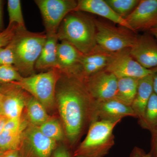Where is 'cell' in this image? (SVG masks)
Masks as SVG:
<instances>
[{
	"instance_id": "1",
	"label": "cell",
	"mask_w": 157,
	"mask_h": 157,
	"mask_svg": "<svg viewBox=\"0 0 157 157\" xmlns=\"http://www.w3.org/2000/svg\"><path fill=\"white\" fill-rule=\"evenodd\" d=\"M55 99L67 144L74 151L86 129L95 121V101L82 79L62 73L57 82Z\"/></svg>"
},
{
	"instance_id": "2",
	"label": "cell",
	"mask_w": 157,
	"mask_h": 157,
	"mask_svg": "<svg viewBox=\"0 0 157 157\" xmlns=\"http://www.w3.org/2000/svg\"><path fill=\"white\" fill-rule=\"evenodd\" d=\"M58 38L72 44L86 54L97 46L95 18L81 11H73L64 18L59 27Z\"/></svg>"
},
{
	"instance_id": "3",
	"label": "cell",
	"mask_w": 157,
	"mask_h": 157,
	"mask_svg": "<svg viewBox=\"0 0 157 157\" xmlns=\"http://www.w3.org/2000/svg\"><path fill=\"white\" fill-rule=\"evenodd\" d=\"M47 39L45 32L33 33L17 27L9 44L15 57L14 67L23 77L35 74V64Z\"/></svg>"
},
{
	"instance_id": "4",
	"label": "cell",
	"mask_w": 157,
	"mask_h": 157,
	"mask_svg": "<svg viewBox=\"0 0 157 157\" xmlns=\"http://www.w3.org/2000/svg\"><path fill=\"white\" fill-rule=\"evenodd\" d=\"M119 122L97 120L90 125L84 140L73 151L74 157H104L115 144L113 129Z\"/></svg>"
},
{
	"instance_id": "5",
	"label": "cell",
	"mask_w": 157,
	"mask_h": 157,
	"mask_svg": "<svg viewBox=\"0 0 157 157\" xmlns=\"http://www.w3.org/2000/svg\"><path fill=\"white\" fill-rule=\"evenodd\" d=\"M61 72L56 69L23 77L17 85L26 92L36 98L48 111L56 107V88Z\"/></svg>"
},
{
	"instance_id": "6",
	"label": "cell",
	"mask_w": 157,
	"mask_h": 157,
	"mask_svg": "<svg viewBox=\"0 0 157 157\" xmlns=\"http://www.w3.org/2000/svg\"><path fill=\"white\" fill-rule=\"evenodd\" d=\"M96 42L101 49L110 53L131 48L137 39V33L124 27L95 19Z\"/></svg>"
},
{
	"instance_id": "7",
	"label": "cell",
	"mask_w": 157,
	"mask_h": 157,
	"mask_svg": "<svg viewBox=\"0 0 157 157\" xmlns=\"http://www.w3.org/2000/svg\"><path fill=\"white\" fill-rule=\"evenodd\" d=\"M43 20L47 36L57 35L66 16L74 11L77 5L75 0H36Z\"/></svg>"
},
{
	"instance_id": "8",
	"label": "cell",
	"mask_w": 157,
	"mask_h": 157,
	"mask_svg": "<svg viewBox=\"0 0 157 157\" xmlns=\"http://www.w3.org/2000/svg\"><path fill=\"white\" fill-rule=\"evenodd\" d=\"M58 143L43 135L39 128L29 125L19 148L21 157H52Z\"/></svg>"
},
{
	"instance_id": "9",
	"label": "cell",
	"mask_w": 157,
	"mask_h": 157,
	"mask_svg": "<svg viewBox=\"0 0 157 157\" xmlns=\"http://www.w3.org/2000/svg\"><path fill=\"white\" fill-rule=\"evenodd\" d=\"M130 48L113 53L105 70L117 78L132 77L140 79L153 73V69L141 66L130 53Z\"/></svg>"
},
{
	"instance_id": "10",
	"label": "cell",
	"mask_w": 157,
	"mask_h": 157,
	"mask_svg": "<svg viewBox=\"0 0 157 157\" xmlns=\"http://www.w3.org/2000/svg\"><path fill=\"white\" fill-rule=\"evenodd\" d=\"M27 95V93L13 82L0 85L2 115L9 119L21 117Z\"/></svg>"
},
{
	"instance_id": "11",
	"label": "cell",
	"mask_w": 157,
	"mask_h": 157,
	"mask_svg": "<svg viewBox=\"0 0 157 157\" xmlns=\"http://www.w3.org/2000/svg\"><path fill=\"white\" fill-rule=\"evenodd\" d=\"M90 95L95 101H103L115 98L117 78L106 70L93 74L83 80Z\"/></svg>"
},
{
	"instance_id": "12",
	"label": "cell",
	"mask_w": 157,
	"mask_h": 157,
	"mask_svg": "<svg viewBox=\"0 0 157 157\" xmlns=\"http://www.w3.org/2000/svg\"><path fill=\"white\" fill-rule=\"evenodd\" d=\"M125 20L136 33H148L157 26V0H140Z\"/></svg>"
},
{
	"instance_id": "13",
	"label": "cell",
	"mask_w": 157,
	"mask_h": 157,
	"mask_svg": "<svg viewBox=\"0 0 157 157\" xmlns=\"http://www.w3.org/2000/svg\"><path fill=\"white\" fill-rule=\"evenodd\" d=\"M130 53L141 66L147 69L157 67V42L149 33L138 35Z\"/></svg>"
},
{
	"instance_id": "14",
	"label": "cell",
	"mask_w": 157,
	"mask_h": 157,
	"mask_svg": "<svg viewBox=\"0 0 157 157\" xmlns=\"http://www.w3.org/2000/svg\"><path fill=\"white\" fill-rule=\"evenodd\" d=\"M83 54L69 42L61 41L57 46L58 70L61 73L81 78V61Z\"/></svg>"
},
{
	"instance_id": "15",
	"label": "cell",
	"mask_w": 157,
	"mask_h": 157,
	"mask_svg": "<svg viewBox=\"0 0 157 157\" xmlns=\"http://www.w3.org/2000/svg\"><path fill=\"white\" fill-rule=\"evenodd\" d=\"M29 124L24 113L20 117L8 119L0 135V150L3 152L18 150L23 135Z\"/></svg>"
},
{
	"instance_id": "16",
	"label": "cell",
	"mask_w": 157,
	"mask_h": 157,
	"mask_svg": "<svg viewBox=\"0 0 157 157\" xmlns=\"http://www.w3.org/2000/svg\"><path fill=\"white\" fill-rule=\"evenodd\" d=\"M127 117L137 118L131 106L124 104L115 98L95 101V121L120 122L123 118Z\"/></svg>"
},
{
	"instance_id": "17",
	"label": "cell",
	"mask_w": 157,
	"mask_h": 157,
	"mask_svg": "<svg viewBox=\"0 0 157 157\" xmlns=\"http://www.w3.org/2000/svg\"><path fill=\"white\" fill-rule=\"evenodd\" d=\"M74 11L97 14L134 32L126 20L117 14L107 5L105 0H78Z\"/></svg>"
},
{
	"instance_id": "18",
	"label": "cell",
	"mask_w": 157,
	"mask_h": 157,
	"mask_svg": "<svg viewBox=\"0 0 157 157\" xmlns=\"http://www.w3.org/2000/svg\"><path fill=\"white\" fill-rule=\"evenodd\" d=\"M113 53L107 52L97 45L91 52L83 54L81 61V78L84 80L93 74L105 70Z\"/></svg>"
},
{
	"instance_id": "19",
	"label": "cell",
	"mask_w": 157,
	"mask_h": 157,
	"mask_svg": "<svg viewBox=\"0 0 157 157\" xmlns=\"http://www.w3.org/2000/svg\"><path fill=\"white\" fill-rule=\"evenodd\" d=\"M154 92L152 74L140 78L132 107L138 119L143 116L149 100Z\"/></svg>"
},
{
	"instance_id": "20",
	"label": "cell",
	"mask_w": 157,
	"mask_h": 157,
	"mask_svg": "<svg viewBox=\"0 0 157 157\" xmlns=\"http://www.w3.org/2000/svg\"><path fill=\"white\" fill-rule=\"evenodd\" d=\"M58 41L57 35L47 36L45 45L35 64V70L57 69V46Z\"/></svg>"
},
{
	"instance_id": "21",
	"label": "cell",
	"mask_w": 157,
	"mask_h": 157,
	"mask_svg": "<svg viewBox=\"0 0 157 157\" xmlns=\"http://www.w3.org/2000/svg\"><path fill=\"white\" fill-rule=\"evenodd\" d=\"M24 113L32 125L39 127L51 117L48 110L36 98L28 93Z\"/></svg>"
},
{
	"instance_id": "22",
	"label": "cell",
	"mask_w": 157,
	"mask_h": 157,
	"mask_svg": "<svg viewBox=\"0 0 157 157\" xmlns=\"http://www.w3.org/2000/svg\"><path fill=\"white\" fill-rule=\"evenodd\" d=\"M139 79L132 77L118 78L116 99L128 106H132L137 93Z\"/></svg>"
},
{
	"instance_id": "23",
	"label": "cell",
	"mask_w": 157,
	"mask_h": 157,
	"mask_svg": "<svg viewBox=\"0 0 157 157\" xmlns=\"http://www.w3.org/2000/svg\"><path fill=\"white\" fill-rule=\"evenodd\" d=\"M38 128L43 135L56 142L66 140L64 129L61 121L56 118L51 117Z\"/></svg>"
},
{
	"instance_id": "24",
	"label": "cell",
	"mask_w": 157,
	"mask_h": 157,
	"mask_svg": "<svg viewBox=\"0 0 157 157\" xmlns=\"http://www.w3.org/2000/svg\"><path fill=\"white\" fill-rule=\"evenodd\" d=\"M138 123L144 129L151 132L157 126V95L154 92L149 100L143 116Z\"/></svg>"
},
{
	"instance_id": "25",
	"label": "cell",
	"mask_w": 157,
	"mask_h": 157,
	"mask_svg": "<svg viewBox=\"0 0 157 157\" xmlns=\"http://www.w3.org/2000/svg\"><path fill=\"white\" fill-rule=\"evenodd\" d=\"M114 12L125 19L139 4V0H105Z\"/></svg>"
},
{
	"instance_id": "26",
	"label": "cell",
	"mask_w": 157,
	"mask_h": 157,
	"mask_svg": "<svg viewBox=\"0 0 157 157\" xmlns=\"http://www.w3.org/2000/svg\"><path fill=\"white\" fill-rule=\"evenodd\" d=\"M7 9L9 16L8 25L15 24L20 28H26L23 16L21 2L20 0H8Z\"/></svg>"
},
{
	"instance_id": "27",
	"label": "cell",
	"mask_w": 157,
	"mask_h": 157,
	"mask_svg": "<svg viewBox=\"0 0 157 157\" xmlns=\"http://www.w3.org/2000/svg\"><path fill=\"white\" fill-rule=\"evenodd\" d=\"M23 77L13 65L0 66V85L17 82Z\"/></svg>"
},
{
	"instance_id": "28",
	"label": "cell",
	"mask_w": 157,
	"mask_h": 157,
	"mask_svg": "<svg viewBox=\"0 0 157 157\" xmlns=\"http://www.w3.org/2000/svg\"><path fill=\"white\" fill-rule=\"evenodd\" d=\"M17 26L16 25H8L6 29L0 32V48L8 46L13 39L16 31Z\"/></svg>"
},
{
	"instance_id": "29",
	"label": "cell",
	"mask_w": 157,
	"mask_h": 157,
	"mask_svg": "<svg viewBox=\"0 0 157 157\" xmlns=\"http://www.w3.org/2000/svg\"><path fill=\"white\" fill-rule=\"evenodd\" d=\"M15 63L14 52L9 45L0 48V66L13 65Z\"/></svg>"
},
{
	"instance_id": "30",
	"label": "cell",
	"mask_w": 157,
	"mask_h": 157,
	"mask_svg": "<svg viewBox=\"0 0 157 157\" xmlns=\"http://www.w3.org/2000/svg\"><path fill=\"white\" fill-rule=\"evenodd\" d=\"M52 157H74L73 151L67 143L58 144Z\"/></svg>"
},
{
	"instance_id": "31",
	"label": "cell",
	"mask_w": 157,
	"mask_h": 157,
	"mask_svg": "<svg viewBox=\"0 0 157 157\" xmlns=\"http://www.w3.org/2000/svg\"><path fill=\"white\" fill-rule=\"evenodd\" d=\"M150 151L149 153L152 157H157V126L151 132Z\"/></svg>"
},
{
	"instance_id": "32",
	"label": "cell",
	"mask_w": 157,
	"mask_h": 157,
	"mask_svg": "<svg viewBox=\"0 0 157 157\" xmlns=\"http://www.w3.org/2000/svg\"><path fill=\"white\" fill-rule=\"evenodd\" d=\"M0 157H21L19 151L16 150L10 151L3 153L0 156Z\"/></svg>"
},
{
	"instance_id": "33",
	"label": "cell",
	"mask_w": 157,
	"mask_h": 157,
	"mask_svg": "<svg viewBox=\"0 0 157 157\" xmlns=\"http://www.w3.org/2000/svg\"><path fill=\"white\" fill-rule=\"evenodd\" d=\"M153 72L152 74L153 78V88L154 92L157 95V67L153 68Z\"/></svg>"
},
{
	"instance_id": "34",
	"label": "cell",
	"mask_w": 157,
	"mask_h": 157,
	"mask_svg": "<svg viewBox=\"0 0 157 157\" xmlns=\"http://www.w3.org/2000/svg\"><path fill=\"white\" fill-rule=\"evenodd\" d=\"M3 6L4 1L0 0V32L3 30Z\"/></svg>"
},
{
	"instance_id": "35",
	"label": "cell",
	"mask_w": 157,
	"mask_h": 157,
	"mask_svg": "<svg viewBox=\"0 0 157 157\" xmlns=\"http://www.w3.org/2000/svg\"><path fill=\"white\" fill-rule=\"evenodd\" d=\"M142 150V149L135 147L133 148L130 157H141Z\"/></svg>"
},
{
	"instance_id": "36",
	"label": "cell",
	"mask_w": 157,
	"mask_h": 157,
	"mask_svg": "<svg viewBox=\"0 0 157 157\" xmlns=\"http://www.w3.org/2000/svg\"><path fill=\"white\" fill-rule=\"evenodd\" d=\"M8 119L9 118L6 117L5 116L2 115V114L0 115V135L4 130V127L5 126V125H6Z\"/></svg>"
},
{
	"instance_id": "37",
	"label": "cell",
	"mask_w": 157,
	"mask_h": 157,
	"mask_svg": "<svg viewBox=\"0 0 157 157\" xmlns=\"http://www.w3.org/2000/svg\"><path fill=\"white\" fill-rule=\"evenodd\" d=\"M148 33L151 34L154 37H155L157 39V26L155 27L154 28L151 29Z\"/></svg>"
},
{
	"instance_id": "38",
	"label": "cell",
	"mask_w": 157,
	"mask_h": 157,
	"mask_svg": "<svg viewBox=\"0 0 157 157\" xmlns=\"http://www.w3.org/2000/svg\"><path fill=\"white\" fill-rule=\"evenodd\" d=\"M141 157H152L151 155L149 153H147L144 151L142 149V152H141Z\"/></svg>"
},
{
	"instance_id": "39",
	"label": "cell",
	"mask_w": 157,
	"mask_h": 157,
	"mask_svg": "<svg viewBox=\"0 0 157 157\" xmlns=\"http://www.w3.org/2000/svg\"><path fill=\"white\" fill-rule=\"evenodd\" d=\"M2 114V109H1V98H0V115Z\"/></svg>"
},
{
	"instance_id": "40",
	"label": "cell",
	"mask_w": 157,
	"mask_h": 157,
	"mask_svg": "<svg viewBox=\"0 0 157 157\" xmlns=\"http://www.w3.org/2000/svg\"><path fill=\"white\" fill-rule=\"evenodd\" d=\"M4 152H3L1 150H0V156H1V155Z\"/></svg>"
}]
</instances>
